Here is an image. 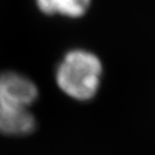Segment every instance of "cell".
Instances as JSON below:
<instances>
[{
  "label": "cell",
  "instance_id": "6da1fadb",
  "mask_svg": "<svg viewBox=\"0 0 155 155\" xmlns=\"http://www.w3.org/2000/svg\"><path fill=\"white\" fill-rule=\"evenodd\" d=\"M103 64L92 51L72 49L58 65L55 80L58 87L70 98L87 101L93 99L100 87Z\"/></svg>",
  "mask_w": 155,
  "mask_h": 155
},
{
  "label": "cell",
  "instance_id": "7a4b0ae2",
  "mask_svg": "<svg viewBox=\"0 0 155 155\" xmlns=\"http://www.w3.org/2000/svg\"><path fill=\"white\" fill-rule=\"evenodd\" d=\"M35 128L29 107L0 91V132L8 136H26Z\"/></svg>",
  "mask_w": 155,
  "mask_h": 155
},
{
  "label": "cell",
  "instance_id": "3957f363",
  "mask_svg": "<svg viewBox=\"0 0 155 155\" xmlns=\"http://www.w3.org/2000/svg\"><path fill=\"white\" fill-rule=\"evenodd\" d=\"M0 91L28 107L38 98L35 83L25 74L15 71H4L0 73Z\"/></svg>",
  "mask_w": 155,
  "mask_h": 155
},
{
  "label": "cell",
  "instance_id": "277c9868",
  "mask_svg": "<svg viewBox=\"0 0 155 155\" xmlns=\"http://www.w3.org/2000/svg\"><path fill=\"white\" fill-rule=\"evenodd\" d=\"M92 0H35L37 8L44 15L78 18L86 15Z\"/></svg>",
  "mask_w": 155,
  "mask_h": 155
}]
</instances>
